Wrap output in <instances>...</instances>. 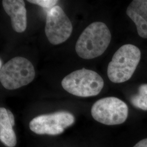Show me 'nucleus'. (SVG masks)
Instances as JSON below:
<instances>
[{
  "instance_id": "f257e3e1",
  "label": "nucleus",
  "mask_w": 147,
  "mask_h": 147,
  "mask_svg": "<svg viewBox=\"0 0 147 147\" xmlns=\"http://www.w3.org/2000/svg\"><path fill=\"white\" fill-rule=\"evenodd\" d=\"M111 40V34L104 23L94 22L87 27L78 39L75 50L81 58L89 59L102 55Z\"/></svg>"
},
{
  "instance_id": "f03ea898",
  "label": "nucleus",
  "mask_w": 147,
  "mask_h": 147,
  "mask_svg": "<svg viewBox=\"0 0 147 147\" xmlns=\"http://www.w3.org/2000/svg\"><path fill=\"white\" fill-rule=\"evenodd\" d=\"M141 56V51L131 44L121 46L114 54L108 65L107 75L111 82H124L131 78Z\"/></svg>"
},
{
  "instance_id": "7ed1b4c3",
  "label": "nucleus",
  "mask_w": 147,
  "mask_h": 147,
  "mask_svg": "<svg viewBox=\"0 0 147 147\" xmlns=\"http://www.w3.org/2000/svg\"><path fill=\"white\" fill-rule=\"evenodd\" d=\"M104 84V80L100 75L85 68L69 74L62 81L63 89L80 97H90L99 94Z\"/></svg>"
},
{
  "instance_id": "20e7f679",
  "label": "nucleus",
  "mask_w": 147,
  "mask_h": 147,
  "mask_svg": "<svg viewBox=\"0 0 147 147\" xmlns=\"http://www.w3.org/2000/svg\"><path fill=\"white\" fill-rule=\"evenodd\" d=\"M35 75L34 68L28 59L16 57L0 68V82L5 89L14 90L31 83Z\"/></svg>"
},
{
  "instance_id": "39448f33",
  "label": "nucleus",
  "mask_w": 147,
  "mask_h": 147,
  "mask_svg": "<svg viewBox=\"0 0 147 147\" xmlns=\"http://www.w3.org/2000/svg\"><path fill=\"white\" fill-rule=\"evenodd\" d=\"M126 104L116 97H107L96 101L91 109V114L95 121L107 125L123 123L128 116Z\"/></svg>"
},
{
  "instance_id": "423d86ee",
  "label": "nucleus",
  "mask_w": 147,
  "mask_h": 147,
  "mask_svg": "<svg viewBox=\"0 0 147 147\" xmlns=\"http://www.w3.org/2000/svg\"><path fill=\"white\" fill-rule=\"evenodd\" d=\"M74 121L73 114L61 111L37 116L30 122L29 127L32 131L38 135H58L73 125Z\"/></svg>"
},
{
  "instance_id": "0eeeda50",
  "label": "nucleus",
  "mask_w": 147,
  "mask_h": 147,
  "mask_svg": "<svg viewBox=\"0 0 147 147\" xmlns=\"http://www.w3.org/2000/svg\"><path fill=\"white\" fill-rule=\"evenodd\" d=\"M73 25L63 9L56 5L48 11L45 28L48 40L53 45L65 42L71 34Z\"/></svg>"
},
{
  "instance_id": "6e6552de",
  "label": "nucleus",
  "mask_w": 147,
  "mask_h": 147,
  "mask_svg": "<svg viewBox=\"0 0 147 147\" xmlns=\"http://www.w3.org/2000/svg\"><path fill=\"white\" fill-rule=\"evenodd\" d=\"M2 5L10 16L11 26L18 33L25 31L27 28V11L23 0H3Z\"/></svg>"
},
{
  "instance_id": "1a4fd4ad",
  "label": "nucleus",
  "mask_w": 147,
  "mask_h": 147,
  "mask_svg": "<svg viewBox=\"0 0 147 147\" xmlns=\"http://www.w3.org/2000/svg\"><path fill=\"white\" fill-rule=\"evenodd\" d=\"M126 14L136 26L138 35L147 38V1H132L126 9Z\"/></svg>"
},
{
  "instance_id": "9d476101",
  "label": "nucleus",
  "mask_w": 147,
  "mask_h": 147,
  "mask_svg": "<svg viewBox=\"0 0 147 147\" xmlns=\"http://www.w3.org/2000/svg\"><path fill=\"white\" fill-rule=\"evenodd\" d=\"M13 126L8 116L7 109L1 107L0 140L7 147H14L16 144V137Z\"/></svg>"
},
{
  "instance_id": "9b49d317",
  "label": "nucleus",
  "mask_w": 147,
  "mask_h": 147,
  "mask_svg": "<svg viewBox=\"0 0 147 147\" xmlns=\"http://www.w3.org/2000/svg\"><path fill=\"white\" fill-rule=\"evenodd\" d=\"M132 104L142 110H147V84L141 85L138 88V93L131 98Z\"/></svg>"
},
{
  "instance_id": "f8f14e48",
  "label": "nucleus",
  "mask_w": 147,
  "mask_h": 147,
  "mask_svg": "<svg viewBox=\"0 0 147 147\" xmlns=\"http://www.w3.org/2000/svg\"><path fill=\"white\" fill-rule=\"evenodd\" d=\"M28 2L33 4L39 5L44 8H50L53 7L58 2L56 0H28Z\"/></svg>"
},
{
  "instance_id": "ddd939ff",
  "label": "nucleus",
  "mask_w": 147,
  "mask_h": 147,
  "mask_svg": "<svg viewBox=\"0 0 147 147\" xmlns=\"http://www.w3.org/2000/svg\"><path fill=\"white\" fill-rule=\"evenodd\" d=\"M133 147H147V138L140 141Z\"/></svg>"
},
{
  "instance_id": "4468645a",
  "label": "nucleus",
  "mask_w": 147,
  "mask_h": 147,
  "mask_svg": "<svg viewBox=\"0 0 147 147\" xmlns=\"http://www.w3.org/2000/svg\"><path fill=\"white\" fill-rule=\"evenodd\" d=\"M2 63H3V62H2V59H0V68H1V67L3 66V64Z\"/></svg>"
}]
</instances>
